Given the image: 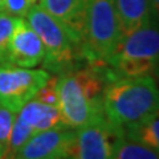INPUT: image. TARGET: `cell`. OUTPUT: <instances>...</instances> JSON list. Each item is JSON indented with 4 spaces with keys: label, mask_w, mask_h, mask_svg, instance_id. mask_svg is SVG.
Returning <instances> with one entry per match:
<instances>
[{
    "label": "cell",
    "mask_w": 159,
    "mask_h": 159,
    "mask_svg": "<svg viewBox=\"0 0 159 159\" xmlns=\"http://www.w3.org/2000/svg\"><path fill=\"white\" fill-rule=\"evenodd\" d=\"M122 37L116 0H88L82 58L89 65H106Z\"/></svg>",
    "instance_id": "4"
},
{
    "label": "cell",
    "mask_w": 159,
    "mask_h": 159,
    "mask_svg": "<svg viewBox=\"0 0 159 159\" xmlns=\"http://www.w3.org/2000/svg\"><path fill=\"white\" fill-rule=\"evenodd\" d=\"M15 117H16V113L0 105V147L4 148V151H6L9 134L13 126Z\"/></svg>",
    "instance_id": "17"
},
{
    "label": "cell",
    "mask_w": 159,
    "mask_h": 159,
    "mask_svg": "<svg viewBox=\"0 0 159 159\" xmlns=\"http://www.w3.org/2000/svg\"><path fill=\"white\" fill-rule=\"evenodd\" d=\"M37 3L61 24L81 51L85 37L88 0H37Z\"/></svg>",
    "instance_id": "10"
},
{
    "label": "cell",
    "mask_w": 159,
    "mask_h": 159,
    "mask_svg": "<svg viewBox=\"0 0 159 159\" xmlns=\"http://www.w3.org/2000/svg\"><path fill=\"white\" fill-rule=\"evenodd\" d=\"M58 74L57 76H49L45 84L39 89V92L34 94V99L40 102H44L47 105L57 106L58 105Z\"/></svg>",
    "instance_id": "16"
},
{
    "label": "cell",
    "mask_w": 159,
    "mask_h": 159,
    "mask_svg": "<svg viewBox=\"0 0 159 159\" xmlns=\"http://www.w3.org/2000/svg\"><path fill=\"white\" fill-rule=\"evenodd\" d=\"M74 141L76 131L69 127L34 133L17 151L16 159H68Z\"/></svg>",
    "instance_id": "8"
},
{
    "label": "cell",
    "mask_w": 159,
    "mask_h": 159,
    "mask_svg": "<svg viewBox=\"0 0 159 159\" xmlns=\"http://www.w3.org/2000/svg\"><path fill=\"white\" fill-rule=\"evenodd\" d=\"M49 76L44 69L0 64V105L17 113L34 97Z\"/></svg>",
    "instance_id": "6"
},
{
    "label": "cell",
    "mask_w": 159,
    "mask_h": 159,
    "mask_svg": "<svg viewBox=\"0 0 159 159\" xmlns=\"http://www.w3.org/2000/svg\"><path fill=\"white\" fill-rule=\"evenodd\" d=\"M113 159H159V154L142 143L123 137Z\"/></svg>",
    "instance_id": "14"
},
{
    "label": "cell",
    "mask_w": 159,
    "mask_h": 159,
    "mask_svg": "<svg viewBox=\"0 0 159 159\" xmlns=\"http://www.w3.org/2000/svg\"><path fill=\"white\" fill-rule=\"evenodd\" d=\"M151 6V11L157 17H159V0H148Z\"/></svg>",
    "instance_id": "19"
},
{
    "label": "cell",
    "mask_w": 159,
    "mask_h": 159,
    "mask_svg": "<svg viewBox=\"0 0 159 159\" xmlns=\"http://www.w3.org/2000/svg\"><path fill=\"white\" fill-rule=\"evenodd\" d=\"M25 17L44 45V68L57 74L74 69L77 58H82L81 51L61 24L37 3L31 7Z\"/></svg>",
    "instance_id": "5"
},
{
    "label": "cell",
    "mask_w": 159,
    "mask_h": 159,
    "mask_svg": "<svg viewBox=\"0 0 159 159\" xmlns=\"http://www.w3.org/2000/svg\"><path fill=\"white\" fill-rule=\"evenodd\" d=\"M125 137L122 129L114 126L105 117L77 129L76 141L68 159H113Z\"/></svg>",
    "instance_id": "7"
},
{
    "label": "cell",
    "mask_w": 159,
    "mask_h": 159,
    "mask_svg": "<svg viewBox=\"0 0 159 159\" xmlns=\"http://www.w3.org/2000/svg\"><path fill=\"white\" fill-rule=\"evenodd\" d=\"M103 116L122 130L159 110V86L152 76L118 77L106 82Z\"/></svg>",
    "instance_id": "2"
},
{
    "label": "cell",
    "mask_w": 159,
    "mask_h": 159,
    "mask_svg": "<svg viewBox=\"0 0 159 159\" xmlns=\"http://www.w3.org/2000/svg\"><path fill=\"white\" fill-rule=\"evenodd\" d=\"M106 65L114 78L152 76L159 69V29L150 24L122 37Z\"/></svg>",
    "instance_id": "3"
},
{
    "label": "cell",
    "mask_w": 159,
    "mask_h": 159,
    "mask_svg": "<svg viewBox=\"0 0 159 159\" xmlns=\"http://www.w3.org/2000/svg\"><path fill=\"white\" fill-rule=\"evenodd\" d=\"M37 0H2L3 12L16 17H25V15Z\"/></svg>",
    "instance_id": "18"
},
{
    "label": "cell",
    "mask_w": 159,
    "mask_h": 159,
    "mask_svg": "<svg viewBox=\"0 0 159 159\" xmlns=\"http://www.w3.org/2000/svg\"><path fill=\"white\" fill-rule=\"evenodd\" d=\"M16 114L20 119H23L33 129L34 133L49 130V129L65 127L57 106L47 105L34 98L28 101Z\"/></svg>",
    "instance_id": "12"
},
{
    "label": "cell",
    "mask_w": 159,
    "mask_h": 159,
    "mask_svg": "<svg viewBox=\"0 0 159 159\" xmlns=\"http://www.w3.org/2000/svg\"><path fill=\"white\" fill-rule=\"evenodd\" d=\"M45 56L44 45L39 34L24 17H19L15 25L8 49V64L21 68L40 65Z\"/></svg>",
    "instance_id": "9"
},
{
    "label": "cell",
    "mask_w": 159,
    "mask_h": 159,
    "mask_svg": "<svg viewBox=\"0 0 159 159\" xmlns=\"http://www.w3.org/2000/svg\"><path fill=\"white\" fill-rule=\"evenodd\" d=\"M116 7L123 37L151 24L152 11L148 0H116Z\"/></svg>",
    "instance_id": "11"
},
{
    "label": "cell",
    "mask_w": 159,
    "mask_h": 159,
    "mask_svg": "<svg viewBox=\"0 0 159 159\" xmlns=\"http://www.w3.org/2000/svg\"><path fill=\"white\" fill-rule=\"evenodd\" d=\"M16 16L0 12V64H8V49L15 25L17 23Z\"/></svg>",
    "instance_id": "15"
},
{
    "label": "cell",
    "mask_w": 159,
    "mask_h": 159,
    "mask_svg": "<svg viewBox=\"0 0 159 159\" xmlns=\"http://www.w3.org/2000/svg\"><path fill=\"white\" fill-rule=\"evenodd\" d=\"M106 65H88L58 74V110L65 127L80 129L103 116Z\"/></svg>",
    "instance_id": "1"
},
{
    "label": "cell",
    "mask_w": 159,
    "mask_h": 159,
    "mask_svg": "<svg viewBox=\"0 0 159 159\" xmlns=\"http://www.w3.org/2000/svg\"><path fill=\"white\" fill-rule=\"evenodd\" d=\"M0 159H4V148L0 147Z\"/></svg>",
    "instance_id": "20"
},
{
    "label": "cell",
    "mask_w": 159,
    "mask_h": 159,
    "mask_svg": "<svg viewBox=\"0 0 159 159\" xmlns=\"http://www.w3.org/2000/svg\"><path fill=\"white\" fill-rule=\"evenodd\" d=\"M0 12H3V7H2V0H0Z\"/></svg>",
    "instance_id": "21"
},
{
    "label": "cell",
    "mask_w": 159,
    "mask_h": 159,
    "mask_svg": "<svg viewBox=\"0 0 159 159\" xmlns=\"http://www.w3.org/2000/svg\"><path fill=\"white\" fill-rule=\"evenodd\" d=\"M125 137L150 147L159 154V110L142 122L123 130Z\"/></svg>",
    "instance_id": "13"
}]
</instances>
